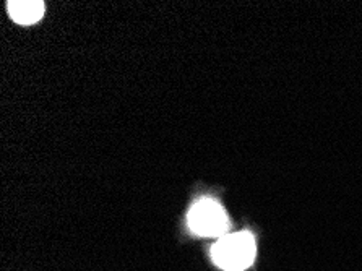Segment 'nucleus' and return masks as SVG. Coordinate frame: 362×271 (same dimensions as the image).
I'll use <instances>...</instances> for the list:
<instances>
[{
  "label": "nucleus",
  "mask_w": 362,
  "mask_h": 271,
  "mask_svg": "<svg viewBox=\"0 0 362 271\" xmlns=\"http://www.w3.org/2000/svg\"><path fill=\"white\" fill-rule=\"evenodd\" d=\"M257 253L255 237L250 232H235L224 236L213 246L211 257L219 268L244 271L254 263Z\"/></svg>",
  "instance_id": "f257e3e1"
},
{
  "label": "nucleus",
  "mask_w": 362,
  "mask_h": 271,
  "mask_svg": "<svg viewBox=\"0 0 362 271\" xmlns=\"http://www.w3.org/2000/svg\"><path fill=\"white\" fill-rule=\"evenodd\" d=\"M189 226L199 236L224 237L229 229V219L221 204L202 200L190 209Z\"/></svg>",
  "instance_id": "f03ea898"
},
{
  "label": "nucleus",
  "mask_w": 362,
  "mask_h": 271,
  "mask_svg": "<svg viewBox=\"0 0 362 271\" xmlns=\"http://www.w3.org/2000/svg\"><path fill=\"white\" fill-rule=\"evenodd\" d=\"M8 12L16 23L33 25L41 18L44 13V4L36 0H25V2H8Z\"/></svg>",
  "instance_id": "7ed1b4c3"
}]
</instances>
